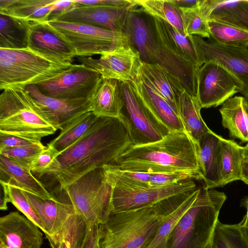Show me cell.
<instances>
[{
	"mask_svg": "<svg viewBox=\"0 0 248 248\" xmlns=\"http://www.w3.org/2000/svg\"><path fill=\"white\" fill-rule=\"evenodd\" d=\"M131 145L127 129L119 118L98 116L38 179L56 198L66 186L90 171L114 165Z\"/></svg>",
	"mask_w": 248,
	"mask_h": 248,
	"instance_id": "obj_1",
	"label": "cell"
},
{
	"mask_svg": "<svg viewBox=\"0 0 248 248\" xmlns=\"http://www.w3.org/2000/svg\"><path fill=\"white\" fill-rule=\"evenodd\" d=\"M122 170L150 173L200 171L198 144L186 132H170L161 140L131 145L114 164Z\"/></svg>",
	"mask_w": 248,
	"mask_h": 248,
	"instance_id": "obj_2",
	"label": "cell"
},
{
	"mask_svg": "<svg viewBox=\"0 0 248 248\" xmlns=\"http://www.w3.org/2000/svg\"><path fill=\"white\" fill-rule=\"evenodd\" d=\"M124 33L142 62L163 67L180 80L187 92L197 97L199 68L168 46L154 16L140 7L130 10Z\"/></svg>",
	"mask_w": 248,
	"mask_h": 248,
	"instance_id": "obj_3",
	"label": "cell"
},
{
	"mask_svg": "<svg viewBox=\"0 0 248 248\" xmlns=\"http://www.w3.org/2000/svg\"><path fill=\"white\" fill-rule=\"evenodd\" d=\"M226 199L224 192L203 185L171 231L167 248H212L219 213Z\"/></svg>",
	"mask_w": 248,
	"mask_h": 248,
	"instance_id": "obj_4",
	"label": "cell"
},
{
	"mask_svg": "<svg viewBox=\"0 0 248 248\" xmlns=\"http://www.w3.org/2000/svg\"><path fill=\"white\" fill-rule=\"evenodd\" d=\"M57 129L25 88L12 87L0 95V133L33 142Z\"/></svg>",
	"mask_w": 248,
	"mask_h": 248,
	"instance_id": "obj_5",
	"label": "cell"
},
{
	"mask_svg": "<svg viewBox=\"0 0 248 248\" xmlns=\"http://www.w3.org/2000/svg\"><path fill=\"white\" fill-rule=\"evenodd\" d=\"M163 215L151 206L110 213L99 225L100 248H148L162 222Z\"/></svg>",
	"mask_w": 248,
	"mask_h": 248,
	"instance_id": "obj_6",
	"label": "cell"
},
{
	"mask_svg": "<svg viewBox=\"0 0 248 248\" xmlns=\"http://www.w3.org/2000/svg\"><path fill=\"white\" fill-rule=\"evenodd\" d=\"M111 186L104 167L95 168L66 186L56 197L71 204L90 225L104 223L110 213Z\"/></svg>",
	"mask_w": 248,
	"mask_h": 248,
	"instance_id": "obj_7",
	"label": "cell"
},
{
	"mask_svg": "<svg viewBox=\"0 0 248 248\" xmlns=\"http://www.w3.org/2000/svg\"><path fill=\"white\" fill-rule=\"evenodd\" d=\"M70 66L50 61L28 47L0 48V89L34 85L52 78Z\"/></svg>",
	"mask_w": 248,
	"mask_h": 248,
	"instance_id": "obj_8",
	"label": "cell"
},
{
	"mask_svg": "<svg viewBox=\"0 0 248 248\" xmlns=\"http://www.w3.org/2000/svg\"><path fill=\"white\" fill-rule=\"evenodd\" d=\"M124 105L118 117L125 126L133 145L161 140L170 131L143 104L130 82L120 81Z\"/></svg>",
	"mask_w": 248,
	"mask_h": 248,
	"instance_id": "obj_9",
	"label": "cell"
},
{
	"mask_svg": "<svg viewBox=\"0 0 248 248\" xmlns=\"http://www.w3.org/2000/svg\"><path fill=\"white\" fill-rule=\"evenodd\" d=\"M195 180L189 179L171 185L145 187L122 185L108 180L111 186L110 213L151 206L172 196L196 190L200 186Z\"/></svg>",
	"mask_w": 248,
	"mask_h": 248,
	"instance_id": "obj_10",
	"label": "cell"
},
{
	"mask_svg": "<svg viewBox=\"0 0 248 248\" xmlns=\"http://www.w3.org/2000/svg\"><path fill=\"white\" fill-rule=\"evenodd\" d=\"M95 70L84 64H72L59 75L34 85L43 94L62 100H90L102 79Z\"/></svg>",
	"mask_w": 248,
	"mask_h": 248,
	"instance_id": "obj_11",
	"label": "cell"
},
{
	"mask_svg": "<svg viewBox=\"0 0 248 248\" xmlns=\"http://www.w3.org/2000/svg\"><path fill=\"white\" fill-rule=\"evenodd\" d=\"M74 46L77 57H91L109 51L117 44L128 40L124 33L99 27L57 19L48 20Z\"/></svg>",
	"mask_w": 248,
	"mask_h": 248,
	"instance_id": "obj_12",
	"label": "cell"
},
{
	"mask_svg": "<svg viewBox=\"0 0 248 248\" xmlns=\"http://www.w3.org/2000/svg\"><path fill=\"white\" fill-rule=\"evenodd\" d=\"M191 38L203 64L212 61L223 67L237 84L239 93L248 100V47L223 46L211 37L205 40L192 35Z\"/></svg>",
	"mask_w": 248,
	"mask_h": 248,
	"instance_id": "obj_13",
	"label": "cell"
},
{
	"mask_svg": "<svg viewBox=\"0 0 248 248\" xmlns=\"http://www.w3.org/2000/svg\"><path fill=\"white\" fill-rule=\"evenodd\" d=\"M78 61L96 70L102 78L130 82L137 77L141 63L139 53L128 40L116 45L98 59L77 57Z\"/></svg>",
	"mask_w": 248,
	"mask_h": 248,
	"instance_id": "obj_14",
	"label": "cell"
},
{
	"mask_svg": "<svg viewBox=\"0 0 248 248\" xmlns=\"http://www.w3.org/2000/svg\"><path fill=\"white\" fill-rule=\"evenodd\" d=\"M239 93L229 73L218 63H204L198 73L197 97L202 108L216 107Z\"/></svg>",
	"mask_w": 248,
	"mask_h": 248,
	"instance_id": "obj_15",
	"label": "cell"
},
{
	"mask_svg": "<svg viewBox=\"0 0 248 248\" xmlns=\"http://www.w3.org/2000/svg\"><path fill=\"white\" fill-rule=\"evenodd\" d=\"M28 48L53 62L70 66L77 57L73 45L48 21L32 23Z\"/></svg>",
	"mask_w": 248,
	"mask_h": 248,
	"instance_id": "obj_16",
	"label": "cell"
},
{
	"mask_svg": "<svg viewBox=\"0 0 248 248\" xmlns=\"http://www.w3.org/2000/svg\"><path fill=\"white\" fill-rule=\"evenodd\" d=\"M41 230L25 216L11 212L0 218V248H41Z\"/></svg>",
	"mask_w": 248,
	"mask_h": 248,
	"instance_id": "obj_17",
	"label": "cell"
},
{
	"mask_svg": "<svg viewBox=\"0 0 248 248\" xmlns=\"http://www.w3.org/2000/svg\"><path fill=\"white\" fill-rule=\"evenodd\" d=\"M129 12L104 6L75 5L53 19L84 24L124 33Z\"/></svg>",
	"mask_w": 248,
	"mask_h": 248,
	"instance_id": "obj_18",
	"label": "cell"
},
{
	"mask_svg": "<svg viewBox=\"0 0 248 248\" xmlns=\"http://www.w3.org/2000/svg\"><path fill=\"white\" fill-rule=\"evenodd\" d=\"M46 118L57 129L64 127L81 114L91 111L90 100H62L46 96L34 85L25 87Z\"/></svg>",
	"mask_w": 248,
	"mask_h": 248,
	"instance_id": "obj_19",
	"label": "cell"
},
{
	"mask_svg": "<svg viewBox=\"0 0 248 248\" xmlns=\"http://www.w3.org/2000/svg\"><path fill=\"white\" fill-rule=\"evenodd\" d=\"M202 187L200 186L196 190L172 196L156 203L163 218L155 236L148 248H167L171 231L194 202Z\"/></svg>",
	"mask_w": 248,
	"mask_h": 248,
	"instance_id": "obj_20",
	"label": "cell"
},
{
	"mask_svg": "<svg viewBox=\"0 0 248 248\" xmlns=\"http://www.w3.org/2000/svg\"><path fill=\"white\" fill-rule=\"evenodd\" d=\"M137 78L164 98L178 113L179 99L185 89L177 78L158 64L142 62Z\"/></svg>",
	"mask_w": 248,
	"mask_h": 248,
	"instance_id": "obj_21",
	"label": "cell"
},
{
	"mask_svg": "<svg viewBox=\"0 0 248 248\" xmlns=\"http://www.w3.org/2000/svg\"><path fill=\"white\" fill-rule=\"evenodd\" d=\"M199 8L207 21L220 22L248 31V0H200Z\"/></svg>",
	"mask_w": 248,
	"mask_h": 248,
	"instance_id": "obj_22",
	"label": "cell"
},
{
	"mask_svg": "<svg viewBox=\"0 0 248 248\" xmlns=\"http://www.w3.org/2000/svg\"><path fill=\"white\" fill-rule=\"evenodd\" d=\"M22 191L43 223L46 236L53 237L58 234L68 219L76 213L71 204L58 200L44 199Z\"/></svg>",
	"mask_w": 248,
	"mask_h": 248,
	"instance_id": "obj_23",
	"label": "cell"
},
{
	"mask_svg": "<svg viewBox=\"0 0 248 248\" xmlns=\"http://www.w3.org/2000/svg\"><path fill=\"white\" fill-rule=\"evenodd\" d=\"M130 82L143 104L170 132H186L178 113L168 102L138 78Z\"/></svg>",
	"mask_w": 248,
	"mask_h": 248,
	"instance_id": "obj_24",
	"label": "cell"
},
{
	"mask_svg": "<svg viewBox=\"0 0 248 248\" xmlns=\"http://www.w3.org/2000/svg\"><path fill=\"white\" fill-rule=\"evenodd\" d=\"M0 182L44 199L57 200L30 170L1 155H0Z\"/></svg>",
	"mask_w": 248,
	"mask_h": 248,
	"instance_id": "obj_25",
	"label": "cell"
},
{
	"mask_svg": "<svg viewBox=\"0 0 248 248\" xmlns=\"http://www.w3.org/2000/svg\"><path fill=\"white\" fill-rule=\"evenodd\" d=\"M56 0H0V14L31 23L48 21Z\"/></svg>",
	"mask_w": 248,
	"mask_h": 248,
	"instance_id": "obj_26",
	"label": "cell"
},
{
	"mask_svg": "<svg viewBox=\"0 0 248 248\" xmlns=\"http://www.w3.org/2000/svg\"><path fill=\"white\" fill-rule=\"evenodd\" d=\"M90 100L97 116L118 118L124 105L120 81L102 78Z\"/></svg>",
	"mask_w": 248,
	"mask_h": 248,
	"instance_id": "obj_27",
	"label": "cell"
},
{
	"mask_svg": "<svg viewBox=\"0 0 248 248\" xmlns=\"http://www.w3.org/2000/svg\"><path fill=\"white\" fill-rule=\"evenodd\" d=\"M223 126L230 136L248 143V100L235 96L226 100L219 109Z\"/></svg>",
	"mask_w": 248,
	"mask_h": 248,
	"instance_id": "obj_28",
	"label": "cell"
},
{
	"mask_svg": "<svg viewBox=\"0 0 248 248\" xmlns=\"http://www.w3.org/2000/svg\"><path fill=\"white\" fill-rule=\"evenodd\" d=\"M220 138L221 136L210 130L197 143L200 171L207 189L219 186L217 163Z\"/></svg>",
	"mask_w": 248,
	"mask_h": 248,
	"instance_id": "obj_29",
	"label": "cell"
},
{
	"mask_svg": "<svg viewBox=\"0 0 248 248\" xmlns=\"http://www.w3.org/2000/svg\"><path fill=\"white\" fill-rule=\"evenodd\" d=\"M244 160V147L234 140L225 139L221 137L217 163L219 186L240 180Z\"/></svg>",
	"mask_w": 248,
	"mask_h": 248,
	"instance_id": "obj_30",
	"label": "cell"
},
{
	"mask_svg": "<svg viewBox=\"0 0 248 248\" xmlns=\"http://www.w3.org/2000/svg\"><path fill=\"white\" fill-rule=\"evenodd\" d=\"M201 108L197 96L186 90L182 93L178 103V114L186 132L196 143L211 130L202 117Z\"/></svg>",
	"mask_w": 248,
	"mask_h": 248,
	"instance_id": "obj_31",
	"label": "cell"
},
{
	"mask_svg": "<svg viewBox=\"0 0 248 248\" xmlns=\"http://www.w3.org/2000/svg\"><path fill=\"white\" fill-rule=\"evenodd\" d=\"M155 17V16H154ZM161 36L168 46L177 55L200 68L203 63L190 36L177 29L169 22L155 17Z\"/></svg>",
	"mask_w": 248,
	"mask_h": 248,
	"instance_id": "obj_32",
	"label": "cell"
},
{
	"mask_svg": "<svg viewBox=\"0 0 248 248\" xmlns=\"http://www.w3.org/2000/svg\"><path fill=\"white\" fill-rule=\"evenodd\" d=\"M90 227L87 222L75 213L68 219L58 234L46 237L51 248H83Z\"/></svg>",
	"mask_w": 248,
	"mask_h": 248,
	"instance_id": "obj_33",
	"label": "cell"
},
{
	"mask_svg": "<svg viewBox=\"0 0 248 248\" xmlns=\"http://www.w3.org/2000/svg\"><path fill=\"white\" fill-rule=\"evenodd\" d=\"M31 23L23 19L0 14V48H28Z\"/></svg>",
	"mask_w": 248,
	"mask_h": 248,
	"instance_id": "obj_34",
	"label": "cell"
},
{
	"mask_svg": "<svg viewBox=\"0 0 248 248\" xmlns=\"http://www.w3.org/2000/svg\"><path fill=\"white\" fill-rule=\"evenodd\" d=\"M98 116L89 111L78 117L61 130L60 135L47 144L54 147L60 153L79 140L90 128Z\"/></svg>",
	"mask_w": 248,
	"mask_h": 248,
	"instance_id": "obj_35",
	"label": "cell"
},
{
	"mask_svg": "<svg viewBox=\"0 0 248 248\" xmlns=\"http://www.w3.org/2000/svg\"><path fill=\"white\" fill-rule=\"evenodd\" d=\"M210 37L223 46L248 47V31L236 27L214 20L207 21Z\"/></svg>",
	"mask_w": 248,
	"mask_h": 248,
	"instance_id": "obj_36",
	"label": "cell"
},
{
	"mask_svg": "<svg viewBox=\"0 0 248 248\" xmlns=\"http://www.w3.org/2000/svg\"><path fill=\"white\" fill-rule=\"evenodd\" d=\"M138 6L151 16L165 20L184 32L182 11L172 0H135Z\"/></svg>",
	"mask_w": 248,
	"mask_h": 248,
	"instance_id": "obj_37",
	"label": "cell"
},
{
	"mask_svg": "<svg viewBox=\"0 0 248 248\" xmlns=\"http://www.w3.org/2000/svg\"><path fill=\"white\" fill-rule=\"evenodd\" d=\"M215 248H248L239 224H225L218 221L214 233Z\"/></svg>",
	"mask_w": 248,
	"mask_h": 248,
	"instance_id": "obj_38",
	"label": "cell"
},
{
	"mask_svg": "<svg viewBox=\"0 0 248 248\" xmlns=\"http://www.w3.org/2000/svg\"><path fill=\"white\" fill-rule=\"evenodd\" d=\"M45 147L41 142H36L0 151V155L31 170L34 162Z\"/></svg>",
	"mask_w": 248,
	"mask_h": 248,
	"instance_id": "obj_39",
	"label": "cell"
},
{
	"mask_svg": "<svg viewBox=\"0 0 248 248\" xmlns=\"http://www.w3.org/2000/svg\"><path fill=\"white\" fill-rule=\"evenodd\" d=\"M180 9L182 11L184 33L186 36L196 35L202 38H210L207 21L202 16L199 6Z\"/></svg>",
	"mask_w": 248,
	"mask_h": 248,
	"instance_id": "obj_40",
	"label": "cell"
},
{
	"mask_svg": "<svg viewBox=\"0 0 248 248\" xmlns=\"http://www.w3.org/2000/svg\"><path fill=\"white\" fill-rule=\"evenodd\" d=\"M5 189L11 202L19 211L37 225L45 233L44 226L23 191L16 187L0 183Z\"/></svg>",
	"mask_w": 248,
	"mask_h": 248,
	"instance_id": "obj_41",
	"label": "cell"
},
{
	"mask_svg": "<svg viewBox=\"0 0 248 248\" xmlns=\"http://www.w3.org/2000/svg\"><path fill=\"white\" fill-rule=\"evenodd\" d=\"M60 152L54 147L47 144L34 162L31 170L38 179L53 164Z\"/></svg>",
	"mask_w": 248,
	"mask_h": 248,
	"instance_id": "obj_42",
	"label": "cell"
},
{
	"mask_svg": "<svg viewBox=\"0 0 248 248\" xmlns=\"http://www.w3.org/2000/svg\"><path fill=\"white\" fill-rule=\"evenodd\" d=\"M76 6H100L130 11L138 6L131 0H73Z\"/></svg>",
	"mask_w": 248,
	"mask_h": 248,
	"instance_id": "obj_43",
	"label": "cell"
},
{
	"mask_svg": "<svg viewBox=\"0 0 248 248\" xmlns=\"http://www.w3.org/2000/svg\"><path fill=\"white\" fill-rule=\"evenodd\" d=\"M33 143L36 142L16 136L0 133V151Z\"/></svg>",
	"mask_w": 248,
	"mask_h": 248,
	"instance_id": "obj_44",
	"label": "cell"
},
{
	"mask_svg": "<svg viewBox=\"0 0 248 248\" xmlns=\"http://www.w3.org/2000/svg\"><path fill=\"white\" fill-rule=\"evenodd\" d=\"M99 239V225H90L89 234L83 248H95Z\"/></svg>",
	"mask_w": 248,
	"mask_h": 248,
	"instance_id": "obj_45",
	"label": "cell"
},
{
	"mask_svg": "<svg viewBox=\"0 0 248 248\" xmlns=\"http://www.w3.org/2000/svg\"><path fill=\"white\" fill-rule=\"evenodd\" d=\"M241 206L246 209V214L238 224L241 232L248 246V197H246L242 200Z\"/></svg>",
	"mask_w": 248,
	"mask_h": 248,
	"instance_id": "obj_46",
	"label": "cell"
},
{
	"mask_svg": "<svg viewBox=\"0 0 248 248\" xmlns=\"http://www.w3.org/2000/svg\"><path fill=\"white\" fill-rule=\"evenodd\" d=\"M172 1L180 8L198 7L200 2V0H172Z\"/></svg>",
	"mask_w": 248,
	"mask_h": 248,
	"instance_id": "obj_47",
	"label": "cell"
},
{
	"mask_svg": "<svg viewBox=\"0 0 248 248\" xmlns=\"http://www.w3.org/2000/svg\"><path fill=\"white\" fill-rule=\"evenodd\" d=\"M10 202L8 194L5 188L1 185L0 209L1 210H6L8 209L7 203Z\"/></svg>",
	"mask_w": 248,
	"mask_h": 248,
	"instance_id": "obj_48",
	"label": "cell"
},
{
	"mask_svg": "<svg viewBox=\"0 0 248 248\" xmlns=\"http://www.w3.org/2000/svg\"><path fill=\"white\" fill-rule=\"evenodd\" d=\"M248 185V160H245L242 165L240 180Z\"/></svg>",
	"mask_w": 248,
	"mask_h": 248,
	"instance_id": "obj_49",
	"label": "cell"
},
{
	"mask_svg": "<svg viewBox=\"0 0 248 248\" xmlns=\"http://www.w3.org/2000/svg\"><path fill=\"white\" fill-rule=\"evenodd\" d=\"M244 159L248 160V145L244 147Z\"/></svg>",
	"mask_w": 248,
	"mask_h": 248,
	"instance_id": "obj_50",
	"label": "cell"
},
{
	"mask_svg": "<svg viewBox=\"0 0 248 248\" xmlns=\"http://www.w3.org/2000/svg\"><path fill=\"white\" fill-rule=\"evenodd\" d=\"M95 248H100V246H99V242H98V244H97V245L96 246Z\"/></svg>",
	"mask_w": 248,
	"mask_h": 248,
	"instance_id": "obj_51",
	"label": "cell"
},
{
	"mask_svg": "<svg viewBox=\"0 0 248 248\" xmlns=\"http://www.w3.org/2000/svg\"><path fill=\"white\" fill-rule=\"evenodd\" d=\"M212 248H215L213 246V247Z\"/></svg>",
	"mask_w": 248,
	"mask_h": 248,
	"instance_id": "obj_52",
	"label": "cell"
},
{
	"mask_svg": "<svg viewBox=\"0 0 248 248\" xmlns=\"http://www.w3.org/2000/svg\"><path fill=\"white\" fill-rule=\"evenodd\" d=\"M246 145H248V143L246 144Z\"/></svg>",
	"mask_w": 248,
	"mask_h": 248,
	"instance_id": "obj_53",
	"label": "cell"
},
{
	"mask_svg": "<svg viewBox=\"0 0 248 248\" xmlns=\"http://www.w3.org/2000/svg\"></svg>",
	"mask_w": 248,
	"mask_h": 248,
	"instance_id": "obj_54",
	"label": "cell"
}]
</instances>
